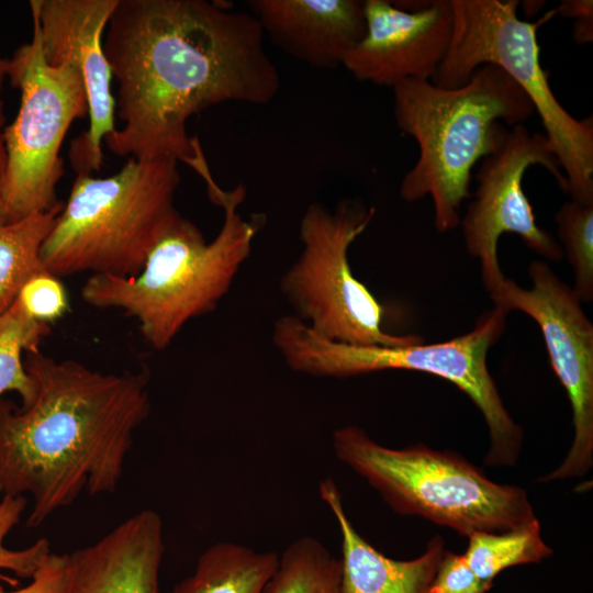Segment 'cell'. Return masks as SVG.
<instances>
[{"mask_svg": "<svg viewBox=\"0 0 593 593\" xmlns=\"http://www.w3.org/2000/svg\"><path fill=\"white\" fill-rule=\"evenodd\" d=\"M250 12L208 0H119L103 48L118 82L116 156L189 164L200 143L188 120L225 102L262 105L280 89Z\"/></svg>", "mask_w": 593, "mask_h": 593, "instance_id": "cell-1", "label": "cell"}, {"mask_svg": "<svg viewBox=\"0 0 593 593\" xmlns=\"http://www.w3.org/2000/svg\"><path fill=\"white\" fill-rule=\"evenodd\" d=\"M24 366L33 401L0 398V494H31L26 526L34 528L83 492L116 490L150 411L149 372H101L40 349L25 353Z\"/></svg>", "mask_w": 593, "mask_h": 593, "instance_id": "cell-2", "label": "cell"}, {"mask_svg": "<svg viewBox=\"0 0 593 593\" xmlns=\"http://www.w3.org/2000/svg\"><path fill=\"white\" fill-rule=\"evenodd\" d=\"M210 200L223 212L216 236L206 242L201 230L179 214L132 277L90 276L81 298L90 306L116 309L137 321L144 340L166 349L184 325L212 313L230 292L266 224L262 214L244 219L237 211L246 190L206 182Z\"/></svg>", "mask_w": 593, "mask_h": 593, "instance_id": "cell-3", "label": "cell"}, {"mask_svg": "<svg viewBox=\"0 0 593 593\" xmlns=\"http://www.w3.org/2000/svg\"><path fill=\"white\" fill-rule=\"evenodd\" d=\"M398 127L418 146L400 195L415 202L430 195L434 224L444 233L460 225L459 210L470 197L471 171L502 138L504 121L523 124L535 114L519 86L495 65H482L456 88L406 79L392 88Z\"/></svg>", "mask_w": 593, "mask_h": 593, "instance_id": "cell-4", "label": "cell"}, {"mask_svg": "<svg viewBox=\"0 0 593 593\" xmlns=\"http://www.w3.org/2000/svg\"><path fill=\"white\" fill-rule=\"evenodd\" d=\"M179 182L172 158H130L109 177L77 174L42 248L46 270L58 278L137 275L180 214Z\"/></svg>", "mask_w": 593, "mask_h": 593, "instance_id": "cell-5", "label": "cell"}, {"mask_svg": "<svg viewBox=\"0 0 593 593\" xmlns=\"http://www.w3.org/2000/svg\"><path fill=\"white\" fill-rule=\"evenodd\" d=\"M332 441L336 458L400 514L421 516L466 537L538 521L524 489L490 480L452 451L422 444L391 448L355 425L334 430Z\"/></svg>", "mask_w": 593, "mask_h": 593, "instance_id": "cell-6", "label": "cell"}, {"mask_svg": "<svg viewBox=\"0 0 593 593\" xmlns=\"http://www.w3.org/2000/svg\"><path fill=\"white\" fill-rule=\"evenodd\" d=\"M450 2L451 41L432 81L443 88H456L465 85L482 65H495L504 70L540 118L571 200L593 204V121L578 120L562 107L540 64L537 31L557 14V9L532 23L518 18L516 0Z\"/></svg>", "mask_w": 593, "mask_h": 593, "instance_id": "cell-7", "label": "cell"}, {"mask_svg": "<svg viewBox=\"0 0 593 593\" xmlns=\"http://www.w3.org/2000/svg\"><path fill=\"white\" fill-rule=\"evenodd\" d=\"M376 213L346 198L333 210L313 202L300 222L301 251L280 278L279 289L293 313L327 339L357 345L402 347L423 343L383 327L387 307L353 273L348 251Z\"/></svg>", "mask_w": 593, "mask_h": 593, "instance_id": "cell-8", "label": "cell"}, {"mask_svg": "<svg viewBox=\"0 0 593 593\" xmlns=\"http://www.w3.org/2000/svg\"><path fill=\"white\" fill-rule=\"evenodd\" d=\"M507 314L494 306L463 335L402 347L344 344L307 329L295 343L293 362L299 373L315 378H349L392 369L443 378L467 394L483 415L490 437L485 465L514 466L522 449L523 429L506 410L486 362L489 349L505 329Z\"/></svg>", "mask_w": 593, "mask_h": 593, "instance_id": "cell-9", "label": "cell"}, {"mask_svg": "<svg viewBox=\"0 0 593 593\" xmlns=\"http://www.w3.org/2000/svg\"><path fill=\"white\" fill-rule=\"evenodd\" d=\"M31 42L9 58L8 78L21 92L14 121L4 128L7 171L0 192V220L13 222L58 205L64 174L60 148L72 122L88 115L86 88L70 64L49 65L40 27L32 18Z\"/></svg>", "mask_w": 593, "mask_h": 593, "instance_id": "cell-10", "label": "cell"}, {"mask_svg": "<svg viewBox=\"0 0 593 593\" xmlns=\"http://www.w3.org/2000/svg\"><path fill=\"white\" fill-rule=\"evenodd\" d=\"M528 275L530 289L504 276L488 291L494 306L507 313L522 311L538 324L552 370L570 401L571 447L562 462L539 481L583 477L593 463V324L574 290L547 262L533 261Z\"/></svg>", "mask_w": 593, "mask_h": 593, "instance_id": "cell-11", "label": "cell"}, {"mask_svg": "<svg viewBox=\"0 0 593 593\" xmlns=\"http://www.w3.org/2000/svg\"><path fill=\"white\" fill-rule=\"evenodd\" d=\"M535 165L549 171L567 192L566 178L547 137L532 133L524 124L506 128L495 149L480 161L477 190L460 225L468 253L480 260L486 290L504 277L497 258L499 238L504 233L518 235L545 259L560 261L563 257L559 242L536 223L523 191L524 174Z\"/></svg>", "mask_w": 593, "mask_h": 593, "instance_id": "cell-12", "label": "cell"}, {"mask_svg": "<svg viewBox=\"0 0 593 593\" xmlns=\"http://www.w3.org/2000/svg\"><path fill=\"white\" fill-rule=\"evenodd\" d=\"M118 1H30L45 60L54 66H74L86 88L89 125L71 142L69 150L77 174H91L102 167V143L116 128L113 74L104 53L103 34Z\"/></svg>", "mask_w": 593, "mask_h": 593, "instance_id": "cell-13", "label": "cell"}, {"mask_svg": "<svg viewBox=\"0 0 593 593\" xmlns=\"http://www.w3.org/2000/svg\"><path fill=\"white\" fill-rule=\"evenodd\" d=\"M366 0V33L343 58L356 79L393 88L406 79L433 80L452 35L450 0Z\"/></svg>", "mask_w": 593, "mask_h": 593, "instance_id": "cell-14", "label": "cell"}, {"mask_svg": "<svg viewBox=\"0 0 593 593\" xmlns=\"http://www.w3.org/2000/svg\"><path fill=\"white\" fill-rule=\"evenodd\" d=\"M264 35L290 56L318 69L342 66L365 36V1L251 0Z\"/></svg>", "mask_w": 593, "mask_h": 593, "instance_id": "cell-15", "label": "cell"}, {"mask_svg": "<svg viewBox=\"0 0 593 593\" xmlns=\"http://www.w3.org/2000/svg\"><path fill=\"white\" fill-rule=\"evenodd\" d=\"M164 553L161 517L142 510L94 544L69 553V593H160Z\"/></svg>", "mask_w": 593, "mask_h": 593, "instance_id": "cell-16", "label": "cell"}, {"mask_svg": "<svg viewBox=\"0 0 593 593\" xmlns=\"http://www.w3.org/2000/svg\"><path fill=\"white\" fill-rule=\"evenodd\" d=\"M318 492L339 530L344 593H427L446 550L439 536L433 537L425 551L414 559H392L374 548L355 528L332 478L320 483Z\"/></svg>", "mask_w": 593, "mask_h": 593, "instance_id": "cell-17", "label": "cell"}, {"mask_svg": "<svg viewBox=\"0 0 593 593\" xmlns=\"http://www.w3.org/2000/svg\"><path fill=\"white\" fill-rule=\"evenodd\" d=\"M279 555L222 541L208 547L191 575L169 593H262Z\"/></svg>", "mask_w": 593, "mask_h": 593, "instance_id": "cell-18", "label": "cell"}, {"mask_svg": "<svg viewBox=\"0 0 593 593\" xmlns=\"http://www.w3.org/2000/svg\"><path fill=\"white\" fill-rule=\"evenodd\" d=\"M61 204L13 222L0 220V314L10 307L22 286L47 271L42 248Z\"/></svg>", "mask_w": 593, "mask_h": 593, "instance_id": "cell-19", "label": "cell"}, {"mask_svg": "<svg viewBox=\"0 0 593 593\" xmlns=\"http://www.w3.org/2000/svg\"><path fill=\"white\" fill-rule=\"evenodd\" d=\"M262 593H344L340 560L317 539L301 537L279 555Z\"/></svg>", "mask_w": 593, "mask_h": 593, "instance_id": "cell-20", "label": "cell"}, {"mask_svg": "<svg viewBox=\"0 0 593 593\" xmlns=\"http://www.w3.org/2000/svg\"><path fill=\"white\" fill-rule=\"evenodd\" d=\"M462 555L481 580L493 583L500 572L540 562L552 555V549L542 539L539 521H536L504 532L474 533L468 537Z\"/></svg>", "mask_w": 593, "mask_h": 593, "instance_id": "cell-21", "label": "cell"}, {"mask_svg": "<svg viewBox=\"0 0 593 593\" xmlns=\"http://www.w3.org/2000/svg\"><path fill=\"white\" fill-rule=\"evenodd\" d=\"M49 331L48 324L32 318L16 299L0 314V398L15 392L22 406L33 401L35 384L25 369L24 355L40 349Z\"/></svg>", "mask_w": 593, "mask_h": 593, "instance_id": "cell-22", "label": "cell"}, {"mask_svg": "<svg viewBox=\"0 0 593 593\" xmlns=\"http://www.w3.org/2000/svg\"><path fill=\"white\" fill-rule=\"evenodd\" d=\"M557 232L574 271V288L582 302L593 300V204L564 202L556 214Z\"/></svg>", "mask_w": 593, "mask_h": 593, "instance_id": "cell-23", "label": "cell"}, {"mask_svg": "<svg viewBox=\"0 0 593 593\" xmlns=\"http://www.w3.org/2000/svg\"><path fill=\"white\" fill-rule=\"evenodd\" d=\"M26 504L25 495H3L0 500V580L13 588L19 581L2 574L1 570L13 571L21 578H32L52 552L46 538H41L21 550H11L4 546L5 537L19 524Z\"/></svg>", "mask_w": 593, "mask_h": 593, "instance_id": "cell-24", "label": "cell"}, {"mask_svg": "<svg viewBox=\"0 0 593 593\" xmlns=\"http://www.w3.org/2000/svg\"><path fill=\"white\" fill-rule=\"evenodd\" d=\"M16 300L35 321L48 324L59 320L68 310V294L60 278L45 271L30 278Z\"/></svg>", "mask_w": 593, "mask_h": 593, "instance_id": "cell-25", "label": "cell"}, {"mask_svg": "<svg viewBox=\"0 0 593 593\" xmlns=\"http://www.w3.org/2000/svg\"><path fill=\"white\" fill-rule=\"evenodd\" d=\"M492 585L472 571L463 555L445 550L427 593H486Z\"/></svg>", "mask_w": 593, "mask_h": 593, "instance_id": "cell-26", "label": "cell"}, {"mask_svg": "<svg viewBox=\"0 0 593 593\" xmlns=\"http://www.w3.org/2000/svg\"><path fill=\"white\" fill-rule=\"evenodd\" d=\"M24 588L5 591L0 585V593H69L71 570L69 553L51 552Z\"/></svg>", "mask_w": 593, "mask_h": 593, "instance_id": "cell-27", "label": "cell"}, {"mask_svg": "<svg viewBox=\"0 0 593 593\" xmlns=\"http://www.w3.org/2000/svg\"><path fill=\"white\" fill-rule=\"evenodd\" d=\"M557 14L573 18V38L579 44L593 40V2L592 0H563L557 8Z\"/></svg>", "mask_w": 593, "mask_h": 593, "instance_id": "cell-28", "label": "cell"}, {"mask_svg": "<svg viewBox=\"0 0 593 593\" xmlns=\"http://www.w3.org/2000/svg\"><path fill=\"white\" fill-rule=\"evenodd\" d=\"M5 116H4V108H3V101L0 97V192L2 189L5 171H7V148H5V141H4V125Z\"/></svg>", "mask_w": 593, "mask_h": 593, "instance_id": "cell-29", "label": "cell"}, {"mask_svg": "<svg viewBox=\"0 0 593 593\" xmlns=\"http://www.w3.org/2000/svg\"><path fill=\"white\" fill-rule=\"evenodd\" d=\"M9 58H4L0 55V88L4 80L8 78Z\"/></svg>", "mask_w": 593, "mask_h": 593, "instance_id": "cell-30", "label": "cell"}, {"mask_svg": "<svg viewBox=\"0 0 593 593\" xmlns=\"http://www.w3.org/2000/svg\"><path fill=\"white\" fill-rule=\"evenodd\" d=\"M544 1H527L525 2L524 4V9L527 10L529 8H533L532 12H530V15H533L534 13H537L544 5Z\"/></svg>", "mask_w": 593, "mask_h": 593, "instance_id": "cell-31", "label": "cell"}]
</instances>
